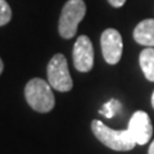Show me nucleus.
Returning a JSON list of instances; mask_svg holds the SVG:
<instances>
[{"label": "nucleus", "mask_w": 154, "mask_h": 154, "mask_svg": "<svg viewBox=\"0 0 154 154\" xmlns=\"http://www.w3.org/2000/svg\"><path fill=\"white\" fill-rule=\"evenodd\" d=\"M139 62H140V67L144 72L145 79L154 82V48L144 49L140 53Z\"/></svg>", "instance_id": "9"}, {"label": "nucleus", "mask_w": 154, "mask_h": 154, "mask_svg": "<svg viewBox=\"0 0 154 154\" xmlns=\"http://www.w3.org/2000/svg\"><path fill=\"white\" fill-rule=\"evenodd\" d=\"M102 53L108 64H117L122 57V36L114 28H107L100 37Z\"/></svg>", "instance_id": "5"}, {"label": "nucleus", "mask_w": 154, "mask_h": 154, "mask_svg": "<svg viewBox=\"0 0 154 154\" xmlns=\"http://www.w3.org/2000/svg\"><path fill=\"white\" fill-rule=\"evenodd\" d=\"M127 130L134 137L136 145H145V144L150 140L153 135V126L149 116L144 110H137L132 114L130 118Z\"/></svg>", "instance_id": "7"}, {"label": "nucleus", "mask_w": 154, "mask_h": 154, "mask_svg": "<svg viewBox=\"0 0 154 154\" xmlns=\"http://www.w3.org/2000/svg\"><path fill=\"white\" fill-rule=\"evenodd\" d=\"M25 96L28 105L38 113H48L54 108L55 99L51 86L42 79H32L25 88Z\"/></svg>", "instance_id": "2"}, {"label": "nucleus", "mask_w": 154, "mask_h": 154, "mask_svg": "<svg viewBox=\"0 0 154 154\" xmlns=\"http://www.w3.org/2000/svg\"><path fill=\"white\" fill-rule=\"evenodd\" d=\"M48 82L53 89L62 93H67L73 88L72 77L69 75L68 63L63 54L58 53L50 59L48 64Z\"/></svg>", "instance_id": "4"}, {"label": "nucleus", "mask_w": 154, "mask_h": 154, "mask_svg": "<svg viewBox=\"0 0 154 154\" xmlns=\"http://www.w3.org/2000/svg\"><path fill=\"white\" fill-rule=\"evenodd\" d=\"M109 2V4L112 7H114V8H119V7H122L125 3H126V0H108Z\"/></svg>", "instance_id": "12"}, {"label": "nucleus", "mask_w": 154, "mask_h": 154, "mask_svg": "<svg viewBox=\"0 0 154 154\" xmlns=\"http://www.w3.org/2000/svg\"><path fill=\"white\" fill-rule=\"evenodd\" d=\"M12 11L5 0H0V26H4L11 21Z\"/></svg>", "instance_id": "11"}, {"label": "nucleus", "mask_w": 154, "mask_h": 154, "mask_svg": "<svg viewBox=\"0 0 154 154\" xmlns=\"http://www.w3.org/2000/svg\"><path fill=\"white\" fill-rule=\"evenodd\" d=\"M134 38L137 44L154 48V19H144L134 30Z\"/></svg>", "instance_id": "8"}, {"label": "nucleus", "mask_w": 154, "mask_h": 154, "mask_svg": "<svg viewBox=\"0 0 154 154\" xmlns=\"http://www.w3.org/2000/svg\"><path fill=\"white\" fill-rule=\"evenodd\" d=\"M91 130H93L94 135L99 141H102L105 146L113 149V150L127 152L134 149L135 145H136L134 137L131 136V134H130L127 128L113 130L108 126H105L99 119H94L91 122Z\"/></svg>", "instance_id": "1"}, {"label": "nucleus", "mask_w": 154, "mask_h": 154, "mask_svg": "<svg viewBox=\"0 0 154 154\" xmlns=\"http://www.w3.org/2000/svg\"><path fill=\"white\" fill-rule=\"evenodd\" d=\"M119 109H121V103H119L117 99H110L109 102H107L103 105V108L99 110V113L107 118H113L114 114L117 113Z\"/></svg>", "instance_id": "10"}, {"label": "nucleus", "mask_w": 154, "mask_h": 154, "mask_svg": "<svg viewBox=\"0 0 154 154\" xmlns=\"http://www.w3.org/2000/svg\"><path fill=\"white\" fill-rule=\"evenodd\" d=\"M73 64L79 72H89L94 66V48L91 40L86 36H79L73 45Z\"/></svg>", "instance_id": "6"}, {"label": "nucleus", "mask_w": 154, "mask_h": 154, "mask_svg": "<svg viewBox=\"0 0 154 154\" xmlns=\"http://www.w3.org/2000/svg\"><path fill=\"white\" fill-rule=\"evenodd\" d=\"M149 154H154V140L152 141V144H150V146H149V152H148Z\"/></svg>", "instance_id": "13"}, {"label": "nucleus", "mask_w": 154, "mask_h": 154, "mask_svg": "<svg viewBox=\"0 0 154 154\" xmlns=\"http://www.w3.org/2000/svg\"><path fill=\"white\" fill-rule=\"evenodd\" d=\"M86 14V5L84 0H68L60 13L59 18V35L63 38H72L79 23Z\"/></svg>", "instance_id": "3"}, {"label": "nucleus", "mask_w": 154, "mask_h": 154, "mask_svg": "<svg viewBox=\"0 0 154 154\" xmlns=\"http://www.w3.org/2000/svg\"><path fill=\"white\" fill-rule=\"evenodd\" d=\"M152 107L154 108V91H153V95H152Z\"/></svg>", "instance_id": "15"}, {"label": "nucleus", "mask_w": 154, "mask_h": 154, "mask_svg": "<svg viewBox=\"0 0 154 154\" xmlns=\"http://www.w3.org/2000/svg\"><path fill=\"white\" fill-rule=\"evenodd\" d=\"M3 68H4V64H3L2 58H0V75H2V72H3Z\"/></svg>", "instance_id": "14"}]
</instances>
